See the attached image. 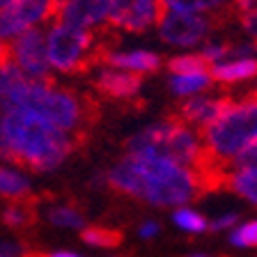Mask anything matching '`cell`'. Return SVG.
<instances>
[{"mask_svg":"<svg viewBox=\"0 0 257 257\" xmlns=\"http://www.w3.org/2000/svg\"><path fill=\"white\" fill-rule=\"evenodd\" d=\"M223 188H230L236 195L257 204V168L250 170H232L225 175Z\"/></svg>","mask_w":257,"mask_h":257,"instance_id":"obj_16","label":"cell"},{"mask_svg":"<svg viewBox=\"0 0 257 257\" xmlns=\"http://www.w3.org/2000/svg\"><path fill=\"white\" fill-rule=\"evenodd\" d=\"M257 0H236V12H248V10H252V5H255Z\"/></svg>","mask_w":257,"mask_h":257,"instance_id":"obj_32","label":"cell"},{"mask_svg":"<svg viewBox=\"0 0 257 257\" xmlns=\"http://www.w3.org/2000/svg\"><path fill=\"white\" fill-rule=\"evenodd\" d=\"M3 220H5V225L14 227V230H23V227L32 225L35 220H37L35 202H30V200H16L14 204H10V207L5 209Z\"/></svg>","mask_w":257,"mask_h":257,"instance_id":"obj_17","label":"cell"},{"mask_svg":"<svg viewBox=\"0 0 257 257\" xmlns=\"http://www.w3.org/2000/svg\"><path fill=\"white\" fill-rule=\"evenodd\" d=\"M108 12H110V0H60L55 19L62 26L92 30L108 21Z\"/></svg>","mask_w":257,"mask_h":257,"instance_id":"obj_11","label":"cell"},{"mask_svg":"<svg viewBox=\"0 0 257 257\" xmlns=\"http://www.w3.org/2000/svg\"><path fill=\"white\" fill-rule=\"evenodd\" d=\"M232 243L234 246H257V220L241 225L239 230L232 234Z\"/></svg>","mask_w":257,"mask_h":257,"instance_id":"obj_25","label":"cell"},{"mask_svg":"<svg viewBox=\"0 0 257 257\" xmlns=\"http://www.w3.org/2000/svg\"><path fill=\"white\" fill-rule=\"evenodd\" d=\"M0 159L12 161V154H10V145H7V140H5V134H3V117H0Z\"/></svg>","mask_w":257,"mask_h":257,"instance_id":"obj_30","label":"cell"},{"mask_svg":"<svg viewBox=\"0 0 257 257\" xmlns=\"http://www.w3.org/2000/svg\"><path fill=\"white\" fill-rule=\"evenodd\" d=\"M51 76L46 78H28L14 62L0 69V110H28L32 101L42 94V90L48 85Z\"/></svg>","mask_w":257,"mask_h":257,"instance_id":"obj_8","label":"cell"},{"mask_svg":"<svg viewBox=\"0 0 257 257\" xmlns=\"http://www.w3.org/2000/svg\"><path fill=\"white\" fill-rule=\"evenodd\" d=\"M12 62V48H10V42H3L0 39V69L7 67Z\"/></svg>","mask_w":257,"mask_h":257,"instance_id":"obj_28","label":"cell"},{"mask_svg":"<svg viewBox=\"0 0 257 257\" xmlns=\"http://www.w3.org/2000/svg\"><path fill=\"white\" fill-rule=\"evenodd\" d=\"M156 232H159V225L152 223V220H150V223H145L143 227H140V236H145V239H150V236H154Z\"/></svg>","mask_w":257,"mask_h":257,"instance_id":"obj_31","label":"cell"},{"mask_svg":"<svg viewBox=\"0 0 257 257\" xmlns=\"http://www.w3.org/2000/svg\"><path fill=\"white\" fill-rule=\"evenodd\" d=\"M103 62L124 71H136V74L156 71L161 67L159 55L150 53V51H134V53H115V51H110V53L103 55Z\"/></svg>","mask_w":257,"mask_h":257,"instance_id":"obj_14","label":"cell"},{"mask_svg":"<svg viewBox=\"0 0 257 257\" xmlns=\"http://www.w3.org/2000/svg\"><path fill=\"white\" fill-rule=\"evenodd\" d=\"M257 76V60L241 58L236 62L216 64L214 69H209V78L218 80V83H236V80H246Z\"/></svg>","mask_w":257,"mask_h":257,"instance_id":"obj_15","label":"cell"},{"mask_svg":"<svg viewBox=\"0 0 257 257\" xmlns=\"http://www.w3.org/2000/svg\"><path fill=\"white\" fill-rule=\"evenodd\" d=\"M241 26H243V30H246L250 37L257 39V7H252V10L241 14Z\"/></svg>","mask_w":257,"mask_h":257,"instance_id":"obj_27","label":"cell"},{"mask_svg":"<svg viewBox=\"0 0 257 257\" xmlns=\"http://www.w3.org/2000/svg\"><path fill=\"white\" fill-rule=\"evenodd\" d=\"M126 147L131 156L168 159L172 163L193 168L200 154V147H202V138H200L198 128L182 122L177 115H170L136 134L126 143Z\"/></svg>","mask_w":257,"mask_h":257,"instance_id":"obj_4","label":"cell"},{"mask_svg":"<svg viewBox=\"0 0 257 257\" xmlns=\"http://www.w3.org/2000/svg\"><path fill=\"white\" fill-rule=\"evenodd\" d=\"M232 0H163L168 10L175 12H191V14H202V12H216L223 10Z\"/></svg>","mask_w":257,"mask_h":257,"instance_id":"obj_19","label":"cell"},{"mask_svg":"<svg viewBox=\"0 0 257 257\" xmlns=\"http://www.w3.org/2000/svg\"><path fill=\"white\" fill-rule=\"evenodd\" d=\"M252 96H257V92H255V94H252Z\"/></svg>","mask_w":257,"mask_h":257,"instance_id":"obj_35","label":"cell"},{"mask_svg":"<svg viewBox=\"0 0 257 257\" xmlns=\"http://www.w3.org/2000/svg\"><path fill=\"white\" fill-rule=\"evenodd\" d=\"M161 12H163V0H110L108 21L110 28L143 32L159 21Z\"/></svg>","mask_w":257,"mask_h":257,"instance_id":"obj_10","label":"cell"},{"mask_svg":"<svg viewBox=\"0 0 257 257\" xmlns=\"http://www.w3.org/2000/svg\"><path fill=\"white\" fill-rule=\"evenodd\" d=\"M0 117L12 163L26 166L35 172L53 170L80 143L78 136L48 124L30 110L0 112Z\"/></svg>","mask_w":257,"mask_h":257,"instance_id":"obj_2","label":"cell"},{"mask_svg":"<svg viewBox=\"0 0 257 257\" xmlns=\"http://www.w3.org/2000/svg\"><path fill=\"white\" fill-rule=\"evenodd\" d=\"M112 42L117 44V32H112V28L94 32L55 23L46 35L48 67L62 74H85L94 64L103 62V55L110 53Z\"/></svg>","mask_w":257,"mask_h":257,"instance_id":"obj_3","label":"cell"},{"mask_svg":"<svg viewBox=\"0 0 257 257\" xmlns=\"http://www.w3.org/2000/svg\"><path fill=\"white\" fill-rule=\"evenodd\" d=\"M236 223V216L234 214H227V216H220L218 220L211 223V230H223V227H230V225Z\"/></svg>","mask_w":257,"mask_h":257,"instance_id":"obj_29","label":"cell"},{"mask_svg":"<svg viewBox=\"0 0 257 257\" xmlns=\"http://www.w3.org/2000/svg\"><path fill=\"white\" fill-rule=\"evenodd\" d=\"M0 257H10V255H7V252H0Z\"/></svg>","mask_w":257,"mask_h":257,"instance_id":"obj_34","label":"cell"},{"mask_svg":"<svg viewBox=\"0 0 257 257\" xmlns=\"http://www.w3.org/2000/svg\"><path fill=\"white\" fill-rule=\"evenodd\" d=\"M230 106H232L230 96H216V99L198 96V99H191V101L184 103L179 108V112H177V117L182 119V122L191 124V126L204 128L211 122H216Z\"/></svg>","mask_w":257,"mask_h":257,"instance_id":"obj_12","label":"cell"},{"mask_svg":"<svg viewBox=\"0 0 257 257\" xmlns=\"http://www.w3.org/2000/svg\"><path fill=\"white\" fill-rule=\"evenodd\" d=\"M58 5L60 0H16L0 12V39L10 42L37 23L55 19Z\"/></svg>","mask_w":257,"mask_h":257,"instance_id":"obj_7","label":"cell"},{"mask_svg":"<svg viewBox=\"0 0 257 257\" xmlns=\"http://www.w3.org/2000/svg\"><path fill=\"white\" fill-rule=\"evenodd\" d=\"M30 193V184L26 177L10 168H0V195L10 200H23Z\"/></svg>","mask_w":257,"mask_h":257,"instance_id":"obj_18","label":"cell"},{"mask_svg":"<svg viewBox=\"0 0 257 257\" xmlns=\"http://www.w3.org/2000/svg\"><path fill=\"white\" fill-rule=\"evenodd\" d=\"M28 110L35 112L37 117L46 119L48 124H53V126L74 136L85 134L99 117L96 103L90 96L78 94L69 87L55 85L53 78L48 80V85L44 87L42 94L35 99V103Z\"/></svg>","mask_w":257,"mask_h":257,"instance_id":"obj_5","label":"cell"},{"mask_svg":"<svg viewBox=\"0 0 257 257\" xmlns=\"http://www.w3.org/2000/svg\"><path fill=\"white\" fill-rule=\"evenodd\" d=\"M143 74H136V71H101L99 78H96V90L106 96H115V99H128V96H136L140 90V78Z\"/></svg>","mask_w":257,"mask_h":257,"instance_id":"obj_13","label":"cell"},{"mask_svg":"<svg viewBox=\"0 0 257 257\" xmlns=\"http://www.w3.org/2000/svg\"><path fill=\"white\" fill-rule=\"evenodd\" d=\"M168 69L175 76H184V74H202L207 71L209 74V62L202 58V55H179V58H172L168 62Z\"/></svg>","mask_w":257,"mask_h":257,"instance_id":"obj_21","label":"cell"},{"mask_svg":"<svg viewBox=\"0 0 257 257\" xmlns=\"http://www.w3.org/2000/svg\"><path fill=\"white\" fill-rule=\"evenodd\" d=\"M12 62L28 76V78H46L48 58H46V35L37 28L21 32L12 39Z\"/></svg>","mask_w":257,"mask_h":257,"instance_id":"obj_9","label":"cell"},{"mask_svg":"<svg viewBox=\"0 0 257 257\" xmlns=\"http://www.w3.org/2000/svg\"><path fill=\"white\" fill-rule=\"evenodd\" d=\"M51 223L62 225V227H80L83 225V216H80L78 209L69 207V204H62V207H55L51 214H48Z\"/></svg>","mask_w":257,"mask_h":257,"instance_id":"obj_23","label":"cell"},{"mask_svg":"<svg viewBox=\"0 0 257 257\" xmlns=\"http://www.w3.org/2000/svg\"><path fill=\"white\" fill-rule=\"evenodd\" d=\"M200 55L211 64V62H216V60L225 58V55H230V46H227V44H211V46H207L204 53H200Z\"/></svg>","mask_w":257,"mask_h":257,"instance_id":"obj_26","label":"cell"},{"mask_svg":"<svg viewBox=\"0 0 257 257\" xmlns=\"http://www.w3.org/2000/svg\"><path fill=\"white\" fill-rule=\"evenodd\" d=\"M225 12L216 10L214 14H191V12H175L163 5L159 16V32L166 42L175 46H193L202 42L211 30L223 23Z\"/></svg>","mask_w":257,"mask_h":257,"instance_id":"obj_6","label":"cell"},{"mask_svg":"<svg viewBox=\"0 0 257 257\" xmlns=\"http://www.w3.org/2000/svg\"><path fill=\"white\" fill-rule=\"evenodd\" d=\"M209 74H184V76H172L170 87L175 90V94H195V92L204 90L209 85Z\"/></svg>","mask_w":257,"mask_h":257,"instance_id":"obj_22","label":"cell"},{"mask_svg":"<svg viewBox=\"0 0 257 257\" xmlns=\"http://www.w3.org/2000/svg\"><path fill=\"white\" fill-rule=\"evenodd\" d=\"M83 239L90 246H99V248H115L122 243V232L110 230V227H101V225H94V227H85L83 230Z\"/></svg>","mask_w":257,"mask_h":257,"instance_id":"obj_20","label":"cell"},{"mask_svg":"<svg viewBox=\"0 0 257 257\" xmlns=\"http://www.w3.org/2000/svg\"><path fill=\"white\" fill-rule=\"evenodd\" d=\"M16 0H0V12L5 10V7H10V5H14Z\"/></svg>","mask_w":257,"mask_h":257,"instance_id":"obj_33","label":"cell"},{"mask_svg":"<svg viewBox=\"0 0 257 257\" xmlns=\"http://www.w3.org/2000/svg\"><path fill=\"white\" fill-rule=\"evenodd\" d=\"M108 184L124 195L140 198L156 207H175L202 195L191 168L168 159L131 154L108 172Z\"/></svg>","mask_w":257,"mask_h":257,"instance_id":"obj_1","label":"cell"},{"mask_svg":"<svg viewBox=\"0 0 257 257\" xmlns=\"http://www.w3.org/2000/svg\"><path fill=\"white\" fill-rule=\"evenodd\" d=\"M175 223L179 225L182 230H188V232H204L207 230V220H204L200 214L191 211V209H179V211H175Z\"/></svg>","mask_w":257,"mask_h":257,"instance_id":"obj_24","label":"cell"}]
</instances>
